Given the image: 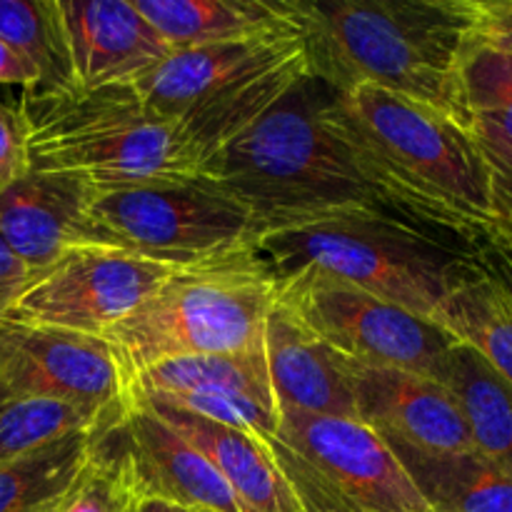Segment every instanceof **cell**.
<instances>
[{
	"label": "cell",
	"mask_w": 512,
	"mask_h": 512,
	"mask_svg": "<svg viewBox=\"0 0 512 512\" xmlns=\"http://www.w3.org/2000/svg\"><path fill=\"white\" fill-rule=\"evenodd\" d=\"M323 113L385 208L480 248L495 238L490 178L468 125L388 90H330Z\"/></svg>",
	"instance_id": "obj_1"
},
{
	"label": "cell",
	"mask_w": 512,
	"mask_h": 512,
	"mask_svg": "<svg viewBox=\"0 0 512 512\" xmlns=\"http://www.w3.org/2000/svg\"><path fill=\"white\" fill-rule=\"evenodd\" d=\"M310 78L388 90L468 125L460 65L475 0H293Z\"/></svg>",
	"instance_id": "obj_2"
},
{
	"label": "cell",
	"mask_w": 512,
	"mask_h": 512,
	"mask_svg": "<svg viewBox=\"0 0 512 512\" xmlns=\"http://www.w3.org/2000/svg\"><path fill=\"white\" fill-rule=\"evenodd\" d=\"M328 93L308 75L200 170L248 210L258 235L388 210L325 118Z\"/></svg>",
	"instance_id": "obj_3"
},
{
	"label": "cell",
	"mask_w": 512,
	"mask_h": 512,
	"mask_svg": "<svg viewBox=\"0 0 512 512\" xmlns=\"http://www.w3.org/2000/svg\"><path fill=\"white\" fill-rule=\"evenodd\" d=\"M30 170L60 173L93 190L198 178L178 120L155 113L133 85L23 93Z\"/></svg>",
	"instance_id": "obj_4"
},
{
	"label": "cell",
	"mask_w": 512,
	"mask_h": 512,
	"mask_svg": "<svg viewBox=\"0 0 512 512\" xmlns=\"http://www.w3.org/2000/svg\"><path fill=\"white\" fill-rule=\"evenodd\" d=\"M475 250L388 210L275 230L255 240V253L275 278L318 270L430 320Z\"/></svg>",
	"instance_id": "obj_5"
},
{
	"label": "cell",
	"mask_w": 512,
	"mask_h": 512,
	"mask_svg": "<svg viewBox=\"0 0 512 512\" xmlns=\"http://www.w3.org/2000/svg\"><path fill=\"white\" fill-rule=\"evenodd\" d=\"M278 303V278L253 248L175 270L128 318L103 335L128 388L140 373L193 355L233 353L263 343Z\"/></svg>",
	"instance_id": "obj_6"
},
{
	"label": "cell",
	"mask_w": 512,
	"mask_h": 512,
	"mask_svg": "<svg viewBox=\"0 0 512 512\" xmlns=\"http://www.w3.org/2000/svg\"><path fill=\"white\" fill-rule=\"evenodd\" d=\"M95 243L183 270L253 248V218L205 175L120 190H93Z\"/></svg>",
	"instance_id": "obj_7"
},
{
	"label": "cell",
	"mask_w": 512,
	"mask_h": 512,
	"mask_svg": "<svg viewBox=\"0 0 512 512\" xmlns=\"http://www.w3.org/2000/svg\"><path fill=\"white\" fill-rule=\"evenodd\" d=\"M268 443L305 512H430L393 448L360 420L280 413Z\"/></svg>",
	"instance_id": "obj_8"
},
{
	"label": "cell",
	"mask_w": 512,
	"mask_h": 512,
	"mask_svg": "<svg viewBox=\"0 0 512 512\" xmlns=\"http://www.w3.org/2000/svg\"><path fill=\"white\" fill-rule=\"evenodd\" d=\"M278 303L340 355L360 365L400 368L433 378L440 358L458 343L430 318L318 270L278 278Z\"/></svg>",
	"instance_id": "obj_9"
},
{
	"label": "cell",
	"mask_w": 512,
	"mask_h": 512,
	"mask_svg": "<svg viewBox=\"0 0 512 512\" xmlns=\"http://www.w3.org/2000/svg\"><path fill=\"white\" fill-rule=\"evenodd\" d=\"M173 273L113 245H78L28 285L5 320L103 338Z\"/></svg>",
	"instance_id": "obj_10"
},
{
	"label": "cell",
	"mask_w": 512,
	"mask_h": 512,
	"mask_svg": "<svg viewBox=\"0 0 512 512\" xmlns=\"http://www.w3.org/2000/svg\"><path fill=\"white\" fill-rule=\"evenodd\" d=\"M0 398H55L115 410L128 403L130 388L100 335L0 320Z\"/></svg>",
	"instance_id": "obj_11"
},
{
	"label": "cell",
	"mask_w": 512,
	"mask_h": 512,
	"mask_svg": "<svg viewBox=\"0 0 512 512\" xmlns=\"http://www.w3.org/2000/svg\"><path fill=\"white\" fill-rule=\"evenodd\" d=\"M355 418L388 443L425 453H468V423L445 385L400 368H378L350 360Z\"/></svg>",
	"instance_id": "obj_12"
},
{
	"label": "cell",
	"mask_w": 512,
	"mask_h": 512,
	"mask_svg": "<svg viewBox=\"0 0 512 512\" xmlns=\"http://www.w3.org/2000/svg\"><path fill=\"white\" fill-rule=\"evenodd\" d=\"M118 428L138 500L240 512L210 460L135 393H130Z\"/></svg>",
	"instance_id": "obj_13"
},
{
	"label": "cell",
	"mask_w": 512,
	"mask_h": 512,
	"mask_svg": "<svg viewBox=\"0 0 512 512\" xmlns=\"http://www.w3.org/2000/svg\"><path fill=\"white\" fill-rule=\"evenodd\" d=\"M75 88L133 85L173 53L133 0H58Z\"/></svg>",
	"instance_id": "obj_14"
},
{
	"label": "cell",
	"mask_w": 512,
	"mask_h": 512,
	"mask_svg": "<svg viewBox=\"0 0 512 512\" xmlns=\"http://www.w3.org/2000/svg\"><path fill=\"white\" fill-rule=\"evenodd\" d=\"M90 195L93 188L70 175L28 170L0 190V240L38 278L68 250L95 243Z\"/></svg>",
	"instance_id": "obj_15"
},
{
	"label": "cell",
	"mask_w": 512,
	"mask_h": 512,
	"mask_svg": "<svg viewBox=\"0 0 512 512\" xmlns=\"http://www.w3.org/2000/svg\"><path fill=\"white\" fill-rule=\"evenodd\" d=\"M265 360L280 413L355 418L350 360L275 303L265 320ZM358 420V418H355Z\"/></svg>",
	"instance_id": "obj_16"
},
{
	"label": "cell",
	"mask_w": 512,
	"mask_h": 512,
	"mask_svg": "<svg viewBox=\"0 0 512 512\" xmlns=\"http://www.w3.org/2000/svg\"><path fill=\"white\" fill-rule=\"evenodd\" d=\"M308 75L303 38H295L263 63L253 65L185 110L178 125L198 168L203 170L215 153L283 103Z\"/></svg>",
	"instance_id": "obj_17"
},
{
	"label": "cell",
	"mask_w": 512,
	"mask_h": 512,
	"mask_svg": "<svg viewBox=\"0 0 512 512\" xmlns=\"http://www.w3.org/2000/svg\"><path fill=\"white\" fill-rule=\"evenodd\" d=\"M143 400L210 460L240 512H305L268 440L158 400Z\"/></svg>",
	"instance_id": "obj_18"
},
{
	"label": "cell",
	"mask_w": 512,
	"mask_h": 512,
	"mask_svg": "<svg viewBox=\"0 0 512 512\" xmlns=\"http://www.w3.org/2000/svg\"><path fill=\"white\" fill-rule=\"evenodd\" d=\"M173 50L300 35L293 0H133Z\"/></svg>",
	"instance_id": "obj_19"
},
{
	"label": "cell",
	"mask_w": 512,
	"mask_h": 512,
	"mask_svg": "<svg viewBox=\"0 0 512 512\" xmlns=\"http://www.w3.org/2000/svg\"><path fill=\"white\" fill-rule=\"evenodd\" d=\"M295 38H300V35L173 50L168 58L150 68L143 78L135 80L133 88L155 113L178 120L185 110H190L195 103L208 98L210 93L223 88L233 78L243 75L253 65L263 63L265 58L278 53Z\"/></svg>",
	"instance_id": "obj_20"
},
{
	"label": "cell",
	"mask_w": 512,
	"mask_h": 512,
	"mask_svg": "<svg viewBox=\"0 0 512 512\" xmlns=\"http://www.w3.org/2000/svg\"><path fill=\"white\" fill-rule=\"evenodd\" d=\"M388 445L430 512H512V475L478 450L425 453L408 445Z\"/></svg>",
	"instance_id": "obj_21"
},
{
	"label": "cell",
	"mask_w": 512,
	"mask_h": 512,
	"mask_svg": "<svg viewBox=\"0 0 512 512\" xmlns=\"http://www.w3.org/2000/svg\"><path fill=\"white\" fill-rule=\"evenodd\" d=\"M433 380L458 403L473 448L512 475V385L463 343L440 358Z\"/></svg>",
	"instance_id": "obj_22"
},
{
	"label": "cell",
	"mask_w": 512,
	"mask_h": 512,
	"mask_svg": "<svg viewBox=\"0 0 512 512\" xmlns=\"http://www.w3.org/2000/svg\"><path fill=\"white\" fill-rule=\"evenodd\" d=\"M478 253V250H475ZM450 338L473 348L512 385V300L473 255L433 315Z\"/></svg>",
	"instance_id": "obj_23"
},
{
	"label": "cell",
	"mask_w": 512,
	"mask_h": 512,
	"mask_svg": "<svg viewBox=\"0 0 512 512\" xmlns=\"http://www.w3.org/2000/svg\"><path fill=\"white\" fill-rule=\"evenodd\" d=\"M130 390L158 395H220V398L253 400V403L278 408L263 343L248 350H233V353L168 360L140 373Z\"/></svg>",
	"instance_id": "obj_24"
},
{
	"label": "cell",
	"mask_w": 512,
	"mask_h": 512,
	"mask_svg": "<svg viewBox=\"0 0 512 512\" xmlns=\"http://www.w3.org/2000/svg\"><path fill=\"white\" fill-rule=\"evenodd\" d=\"M110 428V425H108ZM98 430H80L0 465V512H40L70 493L93 458Z\"/></svg>",
	"instance_id": "obj_25"
},
{
	"label": "cell",
	"mask_w": 512,
	"mask_h": 512,
	"mask_svg": "<svg viewBox=\"0 0 512 512\" xmlns=\"http://www.w3.org/2000/svg\"><path fill=\"white\" fill-rule=\"evenodd\" d=\"M125 405L98 410L55 398H0V465L65 435L115 425L123 418Z\"/></svg>",
	"instance_id": "obj_26"
},
{
	"label": "cell",
	"mask_w": 512,
	"mask_h": 512,
	"mask_svg": "<svg viewBox=\"0 0 512 512\" xmlns=\"http://www.w3.org/2000/svg\"><path fill=\"white\" fill-rule=\"evenodd\" d=\"M0 40L38 73V88L25 93L75 88L58 0H0Z\"/></svg>",
	"instance_id": "obj_27"
},
{
	"label": "cell",
	"mask_w": 512,
	"mask_h": 512,
	"mask_svg": "<svg viewBox=\"0 0 512 512\" xmlns=\"http://www.w3.org/2000/svg\"><path fill=\"white\" fill-rule=\"evenodd\" d=\"M118 425L120 420L98 435L88 468L60 500L58 512H130L138 503Z\"/></svg>",
	"instance_id": "obj_28"
},
{
	"label": "cell",
	"mask_w": 512,
	"mask_h": 512,
	"mask_svg": "<svg viewBox=\"0 0 512 512\" xmlns=\"http://www.w3.org/2000/svg\"><path fill=\"white\" fill-rule=\"evenodd\" d=\"M468 130L488 165L490 200L498 225L495 238L512 240V115L470 113Z\"/></svg>",
	"instance_id": "obj_29"
},
{
	"label": "cell",
	"mask_w": 512,
	"mask_h": 512,
	"mask_svg": "<svg viewBox=\"0 0 512 512\" xmlns=\"http://www.w3.org/2000/svg\"><path fill=\"white\" fill-rule=\"evenodd\" d=\"M460 90L470 113L512 115V55L470 40L460 65Z\"/></svg>",
	"instance_id": "obj_30"
},
{
	"label": "cell",
	"mask_w": 512,
	"mask_h": 512,
	"mask_svg": "<svg viewBox=\"0 0 512 512\" xmlns=\"http://www.w3.org/2000/svg\"><path fill=\"white\" fill-rule=\"evenodd\" d=\"M30 170L25 125L18 108L0 103V190Z\"/></svg>",
	"instance_id": "obj_31"
},
{
	"label": "cell",
	"mask_w": 512,
	"mask_h": 512,
	"mask_svg": "<svg viewBox=\"0 0 512 512\" xmlns=\"http://www.w3.org/2000/svg\"><path fill=\"white\" fill-rule=\"evenodd\" d=\"M475 40L512 55V0H475Z\"/></svg>",
	"instance_id": "obj_32"
},
{
	"label": "cell",
	"mask_w": 512,
	"mask_h": 512,
	"mask_svg": "<svg viewBox=\"0 0 512 512\" xmlns=\"http://www.w3.org/2000/svg\"><path fill=\"white\" fill-rule=\"evenodd\" d=\"M33 280V270L0 240V320H5L15 300L28 290Z\"/></svg>",
	"instance_id": "obj_33"
},
{
	"label": "cell",
	"mask_w": 512,
	"mask_h": 512,
	"mask_svg": "<svg viewBox=\"0 0 512 512\" xmlns=\"http://www.w3.org/2000/svg\"><path fill=\"white\" fill-rule=\"evenodd\" d=\"M475 258H478V263L493 275L495 283H498L512 300V240H488V243L480 245Z\"/></svg>",
	"instance_id": "obj_34"
},
{
	"label": "cell",
	"mask_w": 512,
	"mask_h": 512,
	"mask_svg": "<svg viewBox=\"0 0 512 512\" xmlns=\"http://www.w3.org/2000/svg\"><path fill=\"white\" fill-rule=\"evenodd\" d=\"M40 78L30 63H25L13 48L0 40V85H20L25 90L38 88Z\"/></svg>",
	"instance_id": "obj_35"
},
{
	"label": "cell",
	"mask_w": 512,
	"mask_h": 512,
	"mask_svg": "<svg viewBox=\"0 0 512 512\" xmlns=\"http://www.w3.org/2000/svg\"><path fill=\"white\" fill-rule=\"evenodd\" d=\"M130 512H213L203 508H183V505H170L160 503V500H138V503L130 508Z\"/></svg>",
	"instance_id": "obj_36"
},
{
	"label": "cell",
	"mask_w": 512,
	"mask_h": 512,
	"mask_svg": "<svg viewBox=\"0 0 512 512\" xmlns=\"http://www.w3.org/2000/svg\"><path fill=\"white\" fill-rule=\"evenodd\" d=\"M58 505L60 503H53V505H48V508H43L40 512H58Z\"/></svg>",
	"instance_id": "obj_37"
}]
</instances>
